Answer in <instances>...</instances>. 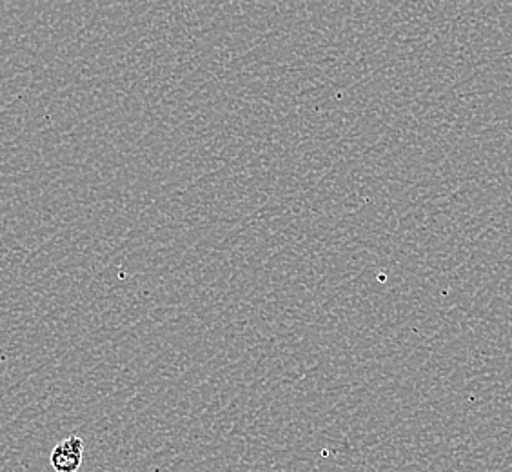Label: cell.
<instances>
[{
  "label": "cell",
  "mask_w": 512,
  "mask_h": 472,
  "mask_svg": "<svg viewBox=\"0 0 512 472\" xmlns=\"http://www.w3.org/2000/svg\"><path fill=\"white\" fill-rule=\"evenodd\" d=\"M84 458V442L77 434L57 443L51 451L50 463L55 472H77Z\"/></svg>",
  "instance_id": "6da1fadb"
}]
</instances>
